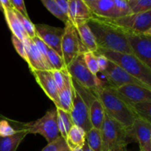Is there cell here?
Masks as SVG:
<instances>
[{
    "mask_svg": "<svg viewBox=\"0 0 151 151\" xmlns=\"http://www.w3.org/2000/svg\"><path fill=\"white\" fill-rule=\"evenodd\" d=\"M94 35L98 49L132 54L126 32L104 19L92 17L87 22Z\"/></svg>",
    "mask_w": 151,
    "mask_h": 151,
    "instance_id": "obj_1",
    "label": "cell"
},
{
    "mask_svg": "<svg viewBox=\"0 0 151 151\" xmlns=\"http://www.w3.org/2000/svg\"><path fill=\"white\" fill-rule=\"evenodd\" d=\"M93 93L101 102L108 116L127 129L131 128L137 115L131 105L115 89L105 84Z\"/></svg>",
    "mask_w": 151,
    "mask_h": 151,
    "instance_id": "obj_2",
    "label": "cell"
},
{
    "mask_svg": "<svg viewBox=\"0 0 151 151\" xmlns=\"http://www.w3.org/2000/svg\"><path fill=\"white\" fill-rule=\"evenodd\" d=\"M97 52L103 54L107 59L125 70L136 79L151 89V68L143 63L133 54L98 49Z\"/></svg>",
    "mask_w": 151,
    "mask_h": 151,
    "instance_id": "obj_3",
    "label": "cell"
},
{
    "mask_svg": "<svg viewBox=\"0 0 151 151\" xmlns=\"http://www.w3.org/2000/svg\"><path fill=\"white\" fill-rule=\"evenodd\" d=\"M100 133L103 151H124L128 143L133 141L128 129L114 120L106 113Z\"/></svg>",
    "mask_w": 151,
    "mask_h": 151,
    "instance_id": "obj_4",
    "label": "cell"
},
{
    "mask_svg": "<svg viewBox=\"0 0 151 151\" xmlns=\"http://www.w3.org/2000/svg\"><path fill=\"white\" fill-rule=\"evenodd\" d=\"M22 129L26 131L27 134H39L46 139L48 144L51 143L60 137L56 109L48 111L44 116L37 120L24 124Z\"/></svg>",
    "mask_w": 151,
    "mask_h": 151,
    "instance_id": "obj_5",
    "label": "cell"
},
{
    "mask_svg": "<svg viewBox=\"0 0 151 151\" xmlns=\"http://www.w3.org/2000/svg\"><path fill=\"white\" fill-rule=\"evenodd\" d=\"M66 69L74 81L91 92H94L105 85L97 75H94L88 70L84 62L83 54L77 56L76 58L66 67Z\"/></svg>",
    "mask_w": 151,
    "mask_h": 151,
    "instance_id": "obj_6",
    "label": "cell"
},
{
    "mask_svg": "<svg viewBox=\"0 0 151 151\" xmlns=\"http://www.w3.org/2000/svg\"><path fill=\"white\" fill-rule=\"evenodd\" d=\"M101 19L110 22L125 32L145 34L151 36V10L137 14L132 13L118 19Z\"/></svg>",
    "mask_w": 151,
    "mask_h": 151,
    "instance_id": "obj_7",
    "label": "cell"
},
{
    "mask_svg": "<svg viewBox=\"0 0 151 151\" xmlns=\"http://www.w3.org/2000/svg\"><path fill=\"white\" fill-rule=\"evenodd\" d=\"M61 41L62 59L67 67L77 56L87 52L80 41L75 27L72 22L65 24Z\"/></svg>",
    "mask_w": 151,
    "mask_h": 151,
    "instance_id": "obj_8",
    "label": "cell"
},
{
    "mask_svg": "<svg viewBox=\"0 0 151 151\" xmlns=\"http://www.w3.org/2000/svg\"><path fill=\"white\" fill-rule=\"evenodd\" d=\"M73 125L81 127L86 133L92 128L89 119V111L86 102L72 85V105L70 111Z\"/></svg>",
    "mask_w": 151,
    "mask_h": 151,
    "instance_id": "obj_9",
    "label": "cell"
},
{
    "mask_svg": "<svg viewBox=\"0 0 151 151\" xmlns=\"http://www.w3.org/2000/svg\"><path fill=\"white\" fill-rule=\"evenodd\" d=\"M125 32L132 54L151 68V36L145 34Z\"/></svg>",
    "mask_w": 151,
    "mask_h": 151,
    "instance_id": "obj_10",
    "label": "cell"
},
{
    "mask_svg": "<svg viewBox=\"0 0 151 151\" xmlns=\"http://www.w3.org/2000/svg\"><path fill=\"white\" fill-rule=\"evenodd\" d=\"M102 74L107 80L108 86L111 88H117L126 84H136V85L142 86L147 88L145 84L127 73L118 65L110 60H109L106 70L102 72Z\"/></svg>",
    "mask_w": 151,
    "mask_h": 151,
    "instance_id": "obj_11",
    "label": "cell"
},
{
    "mask_svg": "<svg viewBox=\"0 0 151 151\" xmlns=\"http://www.w3.org/2000/svg\"><path fill=\"white\" fill-rule=\"evenodd\" d=\"M36 36L62 58L61 41L64 29L47 24H35Z\"/></svg>",
    "mask_w": 151,
    "mask_h": 151,
    "instance_id": "obj_12",
    "label": "cell"
},
{
    "mask_svg": "<svg viewBox=\"0 0 151 151\" xmlns=\"http://www.w3.org/2000/svg\"><path fill=\"white\" fill-rule=\"evenodd\" d=\"M132 140L139 143L140 151H151V123L137 117L128 129Z\"/></svg>",
    "mask_w": 151,
    "mask_h": 151,
    "instance_id": "obj_13",
    "label": "cell"
},
{
    "mask_svg": "<svg viewBox=\"0 0 151 151\" xmlns=\"http://www.w3.org/2000/svg\"><path fill=\"white\" fill-rule=\"evenodd\" d=\"M31 72L46 95L54 103L56 108L59 109L60 103L58 98V89L51 71L32 70Z\"/></svg>",
    "mask_w": 151,
    "mask_h": 151,
    "instance_id": "obj_14",
    "label": "cell"
},
{
    "mask_svg": "<svg viewBox=\"0 0 151 151\" xmlns=\"http://www.w3.org/2000/svg\"><path fill=\"white\" fill-rule=\"evenodd\" d=\"M114 89L119 93L130 105L140 102L151 101V89L142 86L126 84Z\"/></svg>",
    "mask_w": 151,
    "mask_h": 151,
    "instance_id": "obj_15",
    "label": "cell"
},
{
    "mask_svg": "<svg viewBox=\"0 0 151 151\" xmlns=\"http://www.w3.org/2000/svg\"><path fill=\"white\" fill-rule=\"evenodd\" d=\"M85 94H86V102L89 111V119L91 126L94 129L100 131L105 117V111L101 102L94 94L83 87Z\"/></svg>",
    "mask_w": 151,
    "mask_h": 151,
    "instance_id": "obj_16",
    "label": "cell"
},
{
    "mask_svg": "<svg viewBox=\"0 0 151 151\" xmlns=\"http://www.w3.org/2000/svg\"><path fill=\"white\" fill-rule=\"evenodd\" d=\"M92 13L93 17L98 19H116L114 0H84Z\"/></svg>",
    "mask_w": 151,
    "mask_h": 151,
    "instance_id": "obj_17",
    "label": "cell"
},
{
    "mask_svg": "<svg viewBox=\"0 0 151 151\" xmlns=\"http://www.w3.org/2000/svg\"><path fill=\"white\" fill-rule=\"evenodd\" d=\"M23 42L27 55V63L29 65L30 71H50L33 41L29 37H26Z\"/></svg>",
    "mask_w": 151,
    "mask_h": 151,
    "instance_id": "obj_18",
    "label": "cell"
},
{
    "mask_svg": "<svg viewBox=\"0 0 151 151\" xmlns=\"http://www.w3.org/2000/svg\"><path fill=\"white\" fill-rule=\"evenodd\" d=\"M69 19L74 25L87 22L93 17L84 0H69Z\"/></svg>",
    "mask_w": 151,
    "mask_h": 151,
    "instance_id": "obj_19",
    "label": "cell"
},
{
    "mask_svg": "<svg viewBox=\"0 0 151 151\" xmlns=\"http://www.w3.org/2000/svg\"><path fill=\"white\" fill-rule=\"evenodd\" d=\"M74 26L75 27V29L78 32L80 41L85 50L87 52H91L94 53L97 52L98 50V47L96 43V39L87 22L78 24Z\"/></svg>",
    "mask_w": 151,
    "mask_h": 151,
    "instance_id": "obj_20",
    "label": "cell"
},
{
    "mask_svg": "<svg viewBox=\"0 0 151 151\" xmlns=\"http://www.w3.org/2000/svg\"><path fill=\"white\" fill-rule=\"evenodd\" d=\"M3 14L5 17V20L8 25L9 29L13 33V35L16 36V38L22 41L26 37H28L27 34L24 29L23 27L21 24L20 22L15 13L14 9H4Z\"/></svg>",
    "mask_w": 151,
    "mask_h": 151,
    "instance_id": "obj_21",
    "label": "cell"
},
{
    "mask_svg": "<svg viewBox=\"0 0 151 151\" xmlns=\"http://www.w3.org/2000/svg\"><path fill=\"white\" fill-rule=\"evenodd\" d=\"M66 142L71 151L83 148L86 143V132L81 127L73 125L68 134Z\"/></svg>",
    "mask_w": 151,
    "mask_h": 151,
    "instance_id": "obj_22",
    "label": "cell"
},
{
    "mask_svg": "<svg viewBox=\"0 0 151 151\" xmlns=\"http://www.w3.org/2000/svg\"><path fill=\"white\" fill-rule=\"evenodd\" d=\"M27 134L26 131L20 129L13 136L0 137V151H16Z\"/></svg>",
    "mask_w": 151,
    "mask_h": 151,
    "instance_id": "obj_23",
    "label": "cell"
},
{
    "mask_svg": "<svg viewBox=\"0 0 151 151\" xmlns=\"http://www.w3.org/2000/svg\"><path fill=\"white\" fill-rule=\"evenodd\" d=\"M58 98L60 103L59 109L70 114L72 105V81L69 74L63 88L58 91Z\"/></svg>",
    "mask_w": 151,
    "mask_h": 151,
    "instance_id": "obj_24",
    "label": "cell"
},
{
    "mask_svg": "<svg viewBox=\"0 0 151 151\" xmlns=\"http://www.w3.org/2000/svg\"><path fill=\"white\" fill-rule=\"evenodd\" d=\"M55 109L57 111V122L59 134L60 137H63L66 141L68 134L73 125L70 114L62 110L61 109Z\"/></svg>",
    "mask_w": 151,
    "mask_h": 151,
    "instance_id": "obj_25",
    "label": "cell"
},
{
    "mask_svg": "<svg viewBox=\"0 0 151 151\" xmlns=\"http://www.w3.org/2000/svg\"><path fill=\"white\" fill-rule=\"evenodd\" d=\"M86 142L93 151H103V143L100 131L91 128L86 133Z\"/></svg>",
    "mask_w": 151,
    "mask_h": 151,
    "instance_id": "obj_26",
    "label": "cell"
},
{
    "mask_svg": "<svg viewBox=\"0 0 151 151\" xmlns=\"http://www.w3.org/2000/svg\"><path fill=\"white\" fill-rule=\"evenodd\" d=\"M131 106L137 117L151 123V101L133 103Z\"/></svg>",
    "mask_w": 151,
    "mask_h": 151,
    "instance_id": "obj_27",
    "label": "cell"
},
{
    "mask_svg": "<svg viewBox=\"0 0 151 151\" xmlns=\"http://www.w3.org/2000/svg\"><path fill=\"white\" fill-rule=\"evenodd\" d=\"M41 2L52 14L54 15L56 18L60 19V21L64 22L65 24L71 22L69 18L60 10V7L56 2V0H41Z\"/></svg>",
    "mask_w": 151,
    "mask_h": 151,
    "instance_id": "obj_28",
    "label": "cell"
},
{
    "mask_svg": "<svg viewBox=\"0 0 151 151\" xmlns=\"http://www.w3.org/2000/svg\"><path fill=\"white\" fill-rule=\"evenodd\" d=\"M127 1L133 14L145 13L151 10L150 0H128Z\"/></svg>",
    "mask_w": 151,
    "mask_h": 151,
    "instance_id": "obj_29",
    "label": "cell"
},
{
    "mask_svg": "<svg viewBox=\"0 0 151 151\" xmlns=\"http://www.w3.org/2000/svg\"><path fill=\"white\" fill-rule=\"evenodd\" d=\"M47 58L52 70H63L66 69L62 58L51 48L47 47Z\"/></svg>",
    "mask_w": 151,
    "mask_h": 151,
    "instance_id": "obj_30",
    "label": "cell"
},
{
    "mask_svg": "<svg viewBox=\"0 0 151 151\" xmlns=\"http://www.w3.org/2000/svg\"><path fill=\"white\" fill-rule=\"evenodd\" d=\"M83 58L84 62H85L88 70L94 75H97V74L100 71H99L95 53L91 52H86L83 53Z\"/></svg>",
    "mask_w": 151,
    "mask_h": 151,
    "instance_id": "obj_31",
    "label": "cell"
},
{
    "mask_svg": "<svg viewBox=\"0 0 151 151\" xmlns=\"http://www.w3.org/2000/svg\"><path fill=\"white\" fill-rule=\"evenodd\" d=\"M14 9V8H13ZM15 13H16V16H17L18 19H19V22H20L21 24L23 27L24 29L25 30V32L27 34V36L29 38H30L31 39L33 38L34 37L36 36V32H35V24H32L31 22V21L29 20V19L24 17V16H22L21 13H19V12L16 11L14 9Z\"/></svg>",
    "mask_w": 151,
    "mask_h": 151,
    "instance_id": "obj_32",
    "label": "cell"
},
{
    "mask_svg": "<svg viewBox=\"0 0 151 151\" xmlns=\"http://www.w3.org/2000/svg\"><path fill=\"white\" fill-rule=\"evenodd\" d=\"M41 151H71L63 137L60 136L55 140L49 143Z\"/></svg>",
    "mask_w": 151,
    "mask_h": 151,
    "instance_id": "obj_33",
    "label": "cell"
},
{
    "mask_svg": "<svg viewBox=\"0 0 151 151\" xmlns=\"http://www.w3.org/2000/svg\"><path fill=\"white\" fill-rule=\"evenodd\" d=\"M116 19L132 14L128 1L125 0H114Z\"/></svg>",
    "mask_w": 151,
    "mask_h": 151,
    "instance_id": "obj_34",
    "label": "cell"
},
{
    "mask_svg": "<svg viewBox=\"0 0 151 151\" xmlns=\"http://www.w3.org/2000/svg\"><path fill=\"white\" fill-rule=\"evenodd\" d=\"M51 72L59 91L63 88L65 83H66V79H67V77L69 75L67 69H65L63 70H52Z\"/></svg>",
    "mask_w": 151,
    "mask_h": 151,
    "instance_id": "obj_35",
    "label": "cell"
},
{
    "mask_svg": "<svg viewBox=\"0 0 151 151\" xmlns=\"http://www.w3.org/2000/svg\"><path fill=\"white\" fill-rule=\"evenodd\" d=\"M32 40L33 41V42L35 43V46H36L37 48H38L39 52L41 53V56H42L43 59H44V62H45V63H46V65H47L48 69L50 71H52V69L51 66H50V63H49L48 58H47V46L46 45V44H44V43L43 42V41L37 36L34 37L33 38H32Z\"/></svg>",
    "mask_w": 151,
    "mask_h": 151,
    "instance_id": "obj_36",
    "label": "cell"
},
{
    "mask_svg": "<svg viewBox=\"0 0 151 151\" xmlns=\"http://www.w3.org/2000/svg\"><path fill=\"white\" fill-rule=\"evenodd\" d=\"M16 131L5 119L0 120V137H10L14 135Z\"/></svg>",
    "mask_w": 151,
    "mask_h": 151,
    "instance_id": "obj_37",
    "label": "cell"
},
{
    "mask_svg": "<svg viewBox=\"0 0 151 151\" xmlns=\"http://www.w3.org/2000/svg\"><path fill=\"white\" fill-rule=\"evenodd\" d=\"M11 40L12 43L13 44V47H14L15 50H16V52H18V54L27 62V55L26 52H25V49H24V42L21 40H19V38H16V36L12 35L11 36Z\"/></svg>",
    "mask_w": 151,
    "mask_h": 151,
    "instance_id": "obj_38",
    "label": "cell"
},
{
    "mask_svg": "<svg viewBox=\"0 0 151 151\" xmlns=\"http://www.w3.org/2000/svg\"><path fill=\"white\" fill-rule=\"evenodd\" d=\"M11 4L13 5V7L19 12V13L24 16V17L29 19V16H28L26 6H25L24 1L23 0H10Z\"/></svg>",
    "mask_w": 151,
    "mask_h": 151,
    "instance_id": "obj_39",
    "label": "cell"
},
{
    "mask_svg": "<svg viewBox=\"0 0 151 151\" xmlns=\"http://www.w3.org/2000/svg\"><path fill=\"white\" fill-rule=\"evenodd\" d=\"M96 57H97V64H98L99 71L100 72H103L106 70V67H107L108 63H109V60L106 56L103 55V54H100L99 52H95Z\"/></svg>",
    "mask_w": 151,
    "mask_h": 151,
    "instance_id": "obj_40",
    "label": "cell"
},
{
    "mask_svg": "<svg viewBox=\"0 0 151 151\" xmlns=\"http://www.w3.org/2000/svg\"><path fill=\"white\" fill-rule=\"evenodd\" d=\"M56 2L58 4V6L60 7V10L63 11V13L69 18V1L67 0H56ZM70 20V19H69Z\"/></svg>",
    "mask_w": 151,
    "mask_h": 151,
    "instance_id": "obj_41",
    "label": "cell"
},
{
    "mask_svg": "<svg viewBox=\"0 0 151 151\" xmlns=\"http://www.w3.org/2000/svg\"><path fill=\"white\" fill-rule=\"evenodd\" d=\"M3 9H10L13 8L10 0H1Z\"/></svg>",
    "mask_w": 151,
    "mask_h": 151,
    "instance_id": "obj_42",
    "label": "cell"
},
{
    "mask_svg": "<svg viewBox=\"0 0 151 151\" xmlns=\"http://www.w3.org/2000/svg\"><path fill=\"white\" fill-rule=\"evenodd\" d=\"M83 151H93L91 149L89 148V147L88 146V145L86 144V142L85 143V145H83Z\"/></svg>",
    "mask_w": 151,
    "mask_h": 151,
    "instance_id": "obj_43",
    "label": "cell"
},
{
    "mask_svg": "<svg viewBox=\"0 0 151 151\" xmlns=\"http://www.w3.org/2000/svg\"><path fill=\"white\" fill-rule=\"evenodd\" d=\"M0 10H1V12H4V9H3V7H2V4H1V0H0Z\"/></svg>",
    "mask_w": 151,
    "mask_h": 151,
    "instance_id": "obj_44",
    "label": "cell"
},
{
    "mask_svg": "<svg viewBox=\"0 0 151 151\" xmlns=\"http://www.w3.org/2000/svg\"><path fill=\"white\" fill-rule=\"evenodd\" d=\"M73 151H83V150L82 148H78V149H76V150H75Z\"/></svg>",
    "mask_w": 151,
    "mask_h": 151,
    "instance_id": "obj_45",
    "label": "cell"
}]
</instances>
